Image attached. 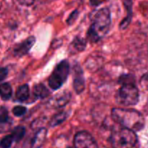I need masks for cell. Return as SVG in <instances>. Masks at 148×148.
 I'll list each match as a JSON object with an SVG mask.
<instances>
[{
  "label": "cell",
  "mask_w": 148,
  "mask_h": 148,
  "mask_svg": "<svg viewBox=\"0 0 148 148\" xmlns=\"http://www.w3.org/2000/svg\"><path fill=\"white\" fill-rule=\"evenodd\" d=\"M68 117V112L66 111H61L58 113L56 115L53 116L50 121V126L51 127H56L59 125L62 122L65 121Z\"/></svg>",
  "instance_id": "obj_17"
},
{
  "label": "cell",
  "mask_w": 148,
  "mask_h": 148,
  "mask_svg": "<svg viewBox=\"0 0 148 148\" xmlns=\"http://www.w3.org/2000/svg\"><path fill=\"white\" fill-rule=\"evenodd\" d=\"M8 75V69L7 68H0V82L4 80Z\"/></svg>",
  "instance_id": "obj_24"
},
{
  "label": "cell",
  "mask_w": 148,
  "mask_h": 148,
  "mask_svg": "<svg viewBox=\"0 0 148 148\" xmlns=\"http://www.w3.org/2000/svg\"><path fill=\"white\" fill-rule=\"evenodd\" d=\"M116 101L126 106L136 105L139 101V90L134 84L122 85L117 92Z\"/></svg>",
  "instance_id": "obj_4"
},
{
  "label": "cell",
  "mask_w": 148,
  "mask_h": 148,
  "mask_svg": "<svg viewBox=\"0 0 148 148\" xmlns=\"http://www.w3.org/2000/svg\"><path fill=\"white\" fill-rule=\"evenodd\" d=\"M47 135V130L46 128H40L33 137L26 140L23 145V148H40L46 140Z\"/></svg>",
  "instance_id": "obj_7"
},
{
  "label": "cell",
  "mask_w": 148,
  "mask_h": 148,
  "mask_svg": "<svg viewBox=\"0 0 148 148\" xmlns=\"http://www.w3.org/2000/svg\"><path fill=\"white\" fill-rule=\"evenodd\" d=\"M74 145L75 148H98L93 137L85 131L77 133L74 138Z\"/></svg>",
  "instance_id": "obj_6"
},
{
  "label": "cell",
  "mask_w": 148,
  "mask_h": 148,
  "mask_svg": "<svg viewBox=\"0 0 148 148\" xmlns=\"http://www.w3.org/2000/svg\"><path fill=\"white\" fill-rule=\"evenodd\" d=\"M33 94L37 98L43 99V98H46V97L50 95V92L45 85L40 83L37 84L34 86V88H33Z\"/></svg>",
  "instance_id": "obj_15"
},
{
  "label": "cell",
  "mask_w": 148,
  "mask_h": 148,
  "mask_svg": "<svg viewBox=\"0 0 148 148\" xmlns=\"http://www.w3.org/2000/svg\"><path fill=\"white\" fill-rule=\"evenodd\" d=\"M12 95V88L7 82L0 85V96L4 101H8Z\"/></svg>",
  "instance_id": "obj_16"
},
{
  "label": "cell",
  "mask_w": 148,
  "mask_h": 148,
  "mask_svg": "<svg viewBox=\"0 0 148 148\" xmlns=\"http://www.w3.org/2000/svg\"><path fill=\"white\" fill-rule=\"evenodd\" d=\"M140 84L144 89L148 90V73L143 75L140 80Z\"/></svg>",
  "instance_id": "obj_22"
},
{
  "label": "cell",
  "mask_w": 148,
  "mask_h": 148,
  "mask_svg": "<svg viewBox=\"0 0 148 148\" xmlns=\"http://www.w3.org/2000/svg\"><path fill=\"white\" fill-rule=\"evenodd\" d=\"M30 96V89L27 85H23L17 88L15 93L16 100L19 102H25Z\"/></svg>",
  "instance_id": "obj_14"
},
{
  "label": "cell",
  "mask_w": 148,
  "mask_h": 148,
  "mask_svg": "<svg viewBox=\"0 0 148 148\" xmlns=\"http://www.w3.org/2000/svg\"><path fill=\"white\" fill-rule=\"evenodd\" d=\"M86 48V40L80 37H76L69 46V51L72 53H76L82 51Z\"/></svg>",
  "instance_id": "obj_13"
},
{
  "label": "cell",
  "mask_w": 148,
  "mask_h": 148,
  "mask_svg": "<svg viewBox=\"0 0 148 148\" xmlns=\"http://www.w3.org/2000/svg\"><path fill=\"white\" fill-rule=\"evenodd\" d=\"M26 112H27V108L24 106H17L14 107L12 109L13 114L17 117L25 115Z\"/></svg>",
  "instance_id": "obj_21"
},
{
  "label": "cell",
  "mask_w": 148,
  "mask_h": 148,
  "mask_svg": "<svg viewBox=\"0 0 148 148\" xmlns=\"http://www.w3.org/2000/svg\"><path fill=\"white\" fill-rule=\"evenodd\" d=\"M109 141L114 148H133L137 143V136L133 130L122 127L112 132Z\"/></svg>",
  "instance_id": "obj_3"
},
{
  "label": "cell",
  "mask_w": 148,
  "mask_h": 148,
  "mask_svg": "<svg viewBox=\"0 0 148 148\" xmlns=\"http://www.w3.org/2000/svg\"><path fill=\"white\" fill-rule=\"evenodd\" d=\"M20 4L24 6H31L33 4L35 0H17Z\"/></svg>",
  "instance_id": "obj_25"
},
{
  "label": "cell",
  "mask_w": 148,
  "mask_h": 148,
  "mask_svg": "<svg viewBox=\"0 0 148 148\" xmlns=\"http://www.w3.org/2000/svg\"><path fill=\"white\" fill-rule=\"evenodd\" d=\"M104 0H90V4L93 6H98L103 2Z\"/></svg>",
  "instance_id": "obj_26"
},
{
  "label": "cell",
  "mask_w": 148,
  "mask_h": 148,
  "mask_svg": "<svg viewBox=\"0 0 148 148\" xmlns=\"http://www.w3.org/2000/svg\"><path fill=\"white\" fill-rule=\"evenodd\" d=\"M113 120L123 127L133 131H139L144 127L145 120L139 111L127 108H113L111 110Z\"/></svg>",
  "instance_id": "obj_2"
},
{
  "label": "cell",
  "mask_w": 148,
  "mask_h": 148,
  "mask_svg": "<svg viewBox=\"0 0 148 148\" xmlns=\"http://www.w3.org/2000/svg\"><path fill=\"white\" fill-rule=\"evenodd\" d=\"M11 125L12 121L7 109L4 106L0 107V133L8 131Z\"/></svg>",
  "instance_id": "obj_11"
},
{
  "label": "cell",
  "mask_w": 148,
  "mask_h": 148,
  "mask_svg": "<svg viewBox=\"0 0 148 148\" xmlns=\"http://www.w3.org/2000/svg\"><path fill=\"white\" fill-rule=\"evenodd\" d=\"M14 142L12 137L11 134L4 137L2 140L0 141V147L1 148H10L12 146V144Z\"/></svg>",
  "instance_id": "obj_19"
},
{
  "label": "cell",
  "mask_w": 148,
  "mask_h": 148,
  "mask_svg": "<svg viewBox=\"0 0 148 148\" xmlns=\"http://www.w3.org/2000/svg\"><path fill=\"white\" fill-rule=\"evenodd\" d=\"M77 16H78V11L77 10H75V11H74L69 17V19L67 20V23H69V25L72 24V23L76 20Z\"/></svg>",
  "instance_id": "obj_23"
},
{
  "label": "cell",
  "mask_w": 148,
  "mask_h": 148,
  "mask_svg": "<svg viewBox=\"0 0 148 148\" xmlns=\"http://www.w3.org/2000/svg\"><path fill=\"white\" fill-rule=\"evenodd\" d=\"M25 134V128L23 126H18V127H15L11 135L12 137L13 140H14V142L18 143L23 139Z\"/></svg>",
  "instance_id": "obj_18"
},
{
  "label": "cell",
  "mask_w": 148,
  "mask_h": 148,
  "mask_svg": "<svg viewBox=\"0 0 148 148\" xmlns=\"http://www.w3.org/2000/svg\"><path fill=\"white\" fill-rule=\"evenodd\" d=\"M35 43H36V38L34 36H30L23 42L14 46L13 49V53L15 56L22 57L28 53Z\"/></svg>",
  "instance_id": "obj_8"
},
{
  "label": "cell",
  "mask_w": 148,
  "mask_h": 148,
  "mask_svg": "<svg viewBox=\"0 0 148 148\" xmlns=\"http://www.w3.org/2000/svg\"><path fill=\"white\" fill-rule=\"evenodd\" d=\"M123 3L127 12V15L120 23L119 27L121 29L127 28L132 20V0H123Z\"/></svg>",
  "instance_id": "obj_12"
},
{
  "label": "cell",
  "mask_w": 148,
  "mask_h": 148,
  "mask_svg": "<svg viewBox=\"0 0 148 148\" xmlns=\"http://www.w3.org/2000/svg\"><path fill=\"white\" fill-rule=\"evenodd\" d=\"M92 23L88 31V38L91 42L95 43L101 40L109 30L111 23L109 9L102 8L92 15Z\"/></svg>",
  "instance_id": "obj_1"
},
{
  "label": "cell",
  "mask_w": 148,
  "mask_h": 148,
  "mask_svg": "<svg viewBox=\"0 0 148 148\" xmlns=\"http://www.w3.org/2000/svg\"><path fill=\"white\" fill-rule=\"evenodd\" d=\"M119 82L121 85H126V84H134V78L131 75H124L121 76L119 79Z\"/></svg>",
  "instance_id": "obj_20"
},
{
  "label": "cell",
  "mask_w": 148,
  "mask_h": 148,
  "mask_svg": "<svg viewBox=\"0 0 148 148\" xmlns=\"http://www.w3.org/2000/svg\"><path fill=\"white\" fill-rule=\"evenodd\" d=\"M71 93L67 90L59 92L49 101V105L53 108H61L66 106L71 99Z\"/></svg>",
  "instance_id": "obj_9"
},
{
  "label": "cell",
  "mask_w": 148,
  "mask_h": 148,
  "mask_svg": "<svg viewBox=\"0 0 148 148\" xmlns=\"http://www.w3.org/2000/svg\"><path fill=\"white\" fill-rule=\"evenodd\" d=\"M69 73V62L62 61L56 65L49 79V85L52 90H59L66 82Z\"/></svg>",
  "instance_id": "obj_5"
},
{
  "label": "cell",
  "mask_w": 148,
  "mask_h": 148,
  "mask_svg": "<svg viewBox=\"0 0 148 148\" xmlns=\"http://www.w3.org/2000/svg\"><path fill=\"white\" fill-rule=\"evenodd\" d=\"M73 88L75 92L77 94H80L83 92L85 88V77L83 72L80 66H77L75 67V77L73 78Z\"/></svg>",
  "instance_id": "obj_10"
}]
</instances>
